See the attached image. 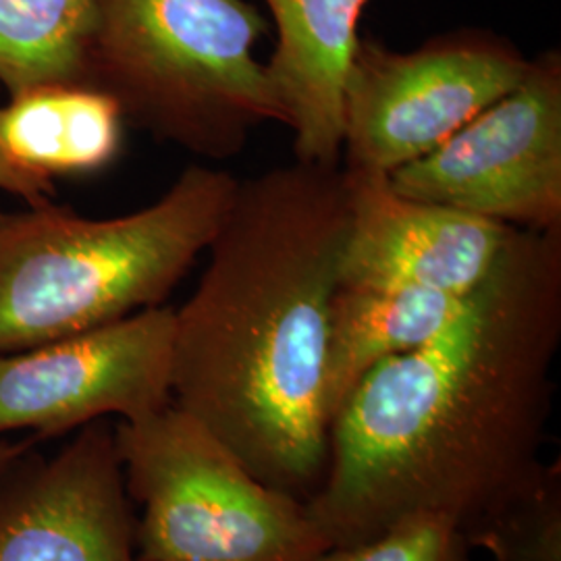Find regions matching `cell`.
<instances>
[{
  "mask_svg": "<svg viewBox=\"0 0 561 561\" xmlns=\"http://www.w3.org/2000/svg\"><path fill=\"white\" fill-rule=\"evenodd\" d=\"M560 341L561 227H514L442 331L377 364L331 422L324 481L304 502L327 545L421 512L466 528L530 481Z\"/></svg>",
  "mask_w": 561,
  "mask_h": 561,
  "instance_id": "6da1fadb",
  "label": "cell"
},
{
  "mask_svg": "<svg viewBox=\"0 0 561 561\" xmlns=\"http://www.w3.org/2000/svg\"><path fill=\"white\" fill-rule=\"evenodd\" d=\"M347 229L340 164L296 161L240 181L175 310L173 403L301 502L329 468L324 356Z\"/></svg>",
  "mask_w": 561,
  "mask_h": 561,
  "instance_id": "7a4b0ae2",
  "label": "cell"
},
{
  "mask_svg": "<svg viewBox=\"0 0 561 561\" xmlns=\"http://www.w3.org/2000/svg\"><path fill=\"white\" fill-rule=\"evenodd\" d=\"M238 183L192 164L154 204L121 217L50 202L0 210V354L161 306L219 233Z\"/></svg>",
  "mask_w": 561,
  "mask_h": 561,
  "instance_id": "3957f363",
  "label": "cell"
},
{
  "mask_svg": "<svg viewBox=\"0 0 561 561\" xmlns=\"http://www.w3.org/2000/svg\"><path fill=\"white\" fill-rule=\"evenodd\" d=\"M264 30L245 0H96L85 83L157 138L229 159L262 123H285L254 57Z\"/></svg>",
  "mask_w": 561,
  "mask_h": 561,
  "instance_id": "277c9868",
  "label": "cell"
},
{
  "mask_svg": "<svg viewBox=\"0 0 561 561\" xmlns=\"http://www.w3.org/2000/svg\"><path fill=\"white\" fill-rule=\"evenodd\" d=\"M140 561H310L329 545L306 503L259 481L175 403L119 421Z\"/></svg>",
  "mask_w": 561,
  "mask_h": 561,
  "instance_id": "5b68a950",
  "label": "cell"
},
{
  "mask_svg": "<svg viewBox=\"0 0 561 561\" xmlns=\"http://www.w3.org/2000/svg\"><path fill=\"white\" fill-rule=\"evenodd\" d=\"M528 69L530 59L486 32H458L412 53L360 38L343 88V169L389 175L421 159Z\"/></svg>",
  "mask_w": 561,
  "mask_h": 561,
  "instance_id": "8992f818",
  "label": "cell"
},
{
  "mask_svg": "<svg viewBox=\"0 0 561 561\" xmlns=\"http://www.w3.org/2000/svg\"><path fill=\"white\" fill-rule=\"evenodd\" d=\"M389 183L405 198L507 227H561L560 53L530 59L510 94L389 173Z\"/></svg>",
  "mask_w": 561,
  "mask_h": 561,
  "instance_id": "52a82bcc",
  "label": "cell"
},
{
  "mask_svg": "<svg viewBox=\"0 0 561 561\" xmlns=\"http://www.w3.org/2000/svg\"><path fill=\"white\" fill-rule=\"evenodd\" d=\"M175 308L0 354V439L15 431L60 435L106 416L140 421L173 403Z\"/></svg>",
  "mask_w": 561,
  "mask_h": 561,
  "instance_id": "ba28073f",
  "label": "cell"
},
{
  "mask_svg": "<svg viewBox=\"0 0 561 561\" xmlns=\"http://www.w3.org/2000/svg\"><path fill=\"white\" fill-rule=\"evenodd\" d=\"M0 561H140L115 426H81L2 486Z\"/></svg>",
  "mask_w": 561,
  "mask_h": 561,
  "instance_id": "9c48e42d",
  "label": "cell"
},
{
  "mask_svg": "<svg viewBox=\"0 0 561 561\" xmlns=\"http://www.w3.org/2000/svg\"><path fill=\"white\" fill-rule=\"evenodd\" d=\"M350 229L345 287H412L463 298L481 283L514 227L398 194L389 175L345 171Z\"/></svg>",
  "mask_w": 561,
  "mask_h": 561,
  "instance_id": "30bf717a",
  "label": "cell"
},
{
  "mask_svg": "<svg viewBox=\"0 0 561 561\" xmlns=\"http://www.w3.org/2000/svg\"><path fill=\"white\" fill-rule=\"evenodd\" d=\"M277 25L268 80L294 129L296 161L337 167L343 88L368 0H264Z\"/></svg>",
  "mask_w": 561,
  "mask_h": 561,
  "instance_id": "8fae6325",
  "label": "cell"
},
{
  "mask_svg": "<svg viewBox=\"0 0 561 561\" xmlns=\"http://www.w3.org/2000/svg\"><path fill=\"white\" fill-rule=\"evenodd\" d=\"M119 104L92 83H48L0 104V150L18 169L53 181L88 175L117 159Z\"/></svg>",
  "mask_w": 561,
  "mask_h": 561,
  "instance_id": "7c38bea8",
  "label": "cell"
},
{
  "mask_svg": "<svg viewBox=\"0 0 561 561\" xmlns=\"http://www.w3.org/2000/svg\"><path fill=\"white\" fill-rule=\"evenodd\" d=\"M463 298L412 287L340 285L329 310L324 405L329 421L358 382L382 360L439 333Z\"/></svg>",
  "mask_w": 561,
  "mask_h": 561,
  "instance_id": "4fadbf2b",
  "label": "cell"
},
{
  "mask_svg": "<svg viewBox=\"0 0 561 561\" xmlns=\"http://www.w3.org/2000/svg\"><path fill=\"white\" fill-rule=\"evenodd\" d=\"M96 0H0V83L15 96L85 83Z\"/></svg>",
  "mask_w": 561,
  "mask_h": 561,
  "instance_id": "5bb4252c",
  "label": "cell"
},
{
  "mask_svg": "<svg viewBox=\"0 0 561 561\" xmlns=\"http://www.w3.org/2000/svg\"><path fill=\"white\" fill-rule=\"evenodd\" d=\"M470 549L493 561H561V463L537 474L482 518L461 528Z\"/></svg>",
  "mask_w": 561,
  "mask_h": 561,
  "instance_id": "9a60e30c",
  "label": "cell"
},
{
  "mask_svg": "<svg viewBox=\"0 0 561 561\" xmlns=\"http://www.w3.org/2000/svg\"><path fill=\"white\" fill-rule=\"evenodd\" d=\"M470 551L454 516L421 512L393 522L368 541L329 547L310 561H470Z\"/></svg>",
  "mask_w": 561,
  "mask_h": 561,
  "instance_id": "2e32d148",
  "label": "cell"
},
{
  "mask_svg": "<svg viewBox=\"0 0 561 561\" xmlns=\"http://www.w3.org/2000/svg\"><path fill=\"white\" fill-rule=\"evenodd\" d=\"M0 192L18 196L27 204H44L55 192L53 181L34 178L18 169L0 150Z\"/></svg>",
  "mask_w": 561,
  "mask_h": 561,
  "instance_id": "e0dca14e",
  "label": "cell"
},
{
  "mask_svg": "<svg viewBox=\"0 0 561 561\" xmlns=\"http://www.w3.org/2000/svg\"><path fill=\"white\" fill-rule=\"evenodd\" d=\"M30 445L25 442H7L0 439V481L23 460Z\"/></svg>",
  "mask_w": 561,
  "mask_h": 561,
  "instance_id": "ac0fdd59",
  "label": "cell"
}]
</instances>
